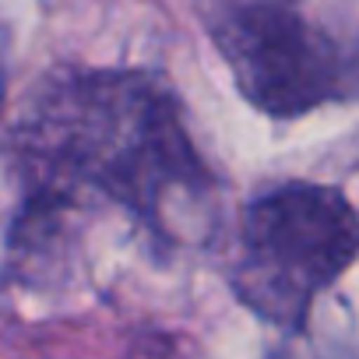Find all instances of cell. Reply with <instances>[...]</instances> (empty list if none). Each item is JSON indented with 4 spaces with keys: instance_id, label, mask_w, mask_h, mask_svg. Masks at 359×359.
Listing matches in <instances>:
<instances>
[{
    "instance_id": "2",
    "label": "cell",
    "mask_w": 359,
    "mask_h": 359,
    "mask_svg": "<svg viewBox=\"0 0 359 359\" xmlns=\"http://www.w3.org/2000/svg\"><path fill=\"white\" fill-rule=\"evenodd\" d=\"M359 257V212L334 187L285 184L240 222L236 296L278 327H299L313 299Z\"/></svg>"
},
{
    "instance_id": "3",
    "label": "cell",
    "mask_w": 359,
    "mask_h": 359,
    "mask_svg": "<svg viewBox=\"0 0 359 359\" xmlns=\"http://www.w3.org/2000/svg\"><path fill=\"white\" fill-rule=\"evenodd\" d=\"M236 88L268 116L359 99V43L313 25L296 0H201Z\"/></svg>"
},
{
    "instance_id": "1",
    "label": "cell",
    "mask_w": 359,
    "mask_h": 359,
    "mask_svg": "<svg viewBox=\"0 0 359 359\" xmlns=\"http://www.w3.org/2000/svg\"><path fill=\"white\" fill-rule=\"evenodd\" d=\"M18 151L22 215L50 222H60L85 187L169 236L180 208L215 191L172 92L141 71H78L50 81L25 109Z\"/></svg>"
}]
</instances>
